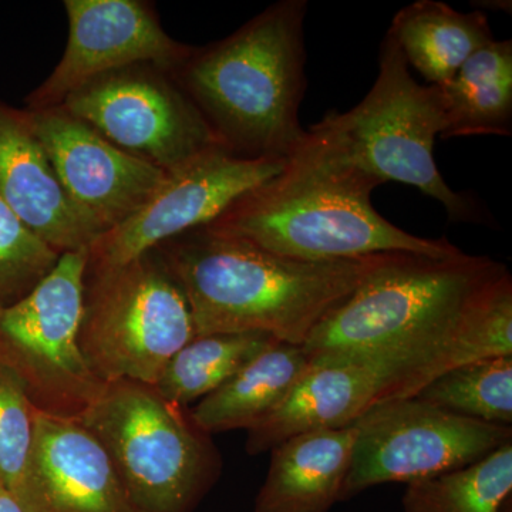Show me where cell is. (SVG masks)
I'll return each mask as SVG.
<instances>
[{
    "label": "cell",
    "instance_id": "6da1fadb",
    "mask_svg": "<svg viewBox=\"0 0 512 512\" xmlns=\"http://www.w3.org/2000/svg\"><path fill=\"white\" fill-rule=\"evenodd\" d=\"M380 184L311 127L281 173L242 195L205 228L302 261L384 252L447 258L463 252L446 238L416 237L383 218L372 205Z\"/></svg>",
    "mask_w": 512,
    "mask_h": 512
},
{
    "label": "cell",
    "instance_id": "7c38bea8",
    "mask_svg": "<svg viewBox=\"0 0 512 512\" xmlns=\"http://www.w3.org/2000/svg\"><path fill=\"white\" fill-rule=\"evenodd\" d=\"M69 37L52 74L26 97L25 109L59 107L70 94L104 74L151 64L174 72L194 47L165 32L143 0H64Z\"/></svg>",
    "mask_w": 512,
    "mask_h": 512
},
{
    "label": "cell",
    "instance_id": "603a6c76",
    "mask_svg": "<svg viewBox=\"0 0 512 512\" xmlns=\"http://www.w3.org/2000/svg\"><path fill=\"white\" fill-rule=\"evenodd\" d=\"M414 397L467 419L511 426L512 356L490 357L448 370Z\"/></svg>",
    "mask_w": 512,
    "mask_h": 512
},
{
    "label": "cell",
    "instance_id": "30bf717a",
    "mask_svg": "<svg viewBox=\"0 0 512 512\" xmlns=\"http://www.w3.org/2000/svg\"><path fill=\"white\" fill-rule=\"evenodd\" d=\"M59 107L167 173L221 146L173 74L151 64L104 74Z\"/></svg>",
    "mask_w": 512,
    "mask_h": 512
},
{
    "label": "cell",
    "instance_id": "ba28073f",
    "mask_svg": "<svg viewBox=\"0 0 512 512\" xmlns=\"http://www.w3.org/2000/svg\"><path fill=\"white\" fill-rule=\"evenodd\" d=\"M87 256L64 252L29 295L0 309V366L36 410L62 419L76 420L104 387L79 346Z\"/></svg>",
    "mask_w": 512,
    "mask_h": 512
},
{
    "label": "cell",
    "instance_id": "4fadbf2b",
    "mask_svg": "<svg viewBox=\"0 0 512 512\" xmlns=\"http://www.w3.org/2000/svg\"><path fill=\"white\" fill-rule=\"evenodd\" d=\"M28 111L70 204L97 237L136 214L164 183L167 171L114 146L62 107Z\"/></svg>",
    "mask_w": 512,
    "mask_h": 512
},
{
    "label": "cell",
    "instance_id": "d6986e66",
    "mask_svg": "<svg viewBox=\"0 0 512 512\" xmlns=\"http://www.w3.org/2000/svg\"><path fill=\"white\" fill-rule=\"evenodd\" d=\"M389 33L407 64L431 86H443L468 57L494 40L484 13H460L437 0H419L400 10Z\"/></svg>",
    "mask_w": 512,
    "mask_h": 512
},
{
    "label": "cell",
    "instance_id": "8fae6325",
    "mask_svg": "<svg viewBox=\"0 0 512 512\" xmlns=\"http://www.w3.org/2000/svg\"><path fill=\"white\" fill-rule=\"evenodd\" d=\"M285 158H242L218 146L171 171L150 200L89 247L86 272L106 271L205 227L242 195L272 180Z\"/></svg>",
    "mask_w": 512,
    "mask_h": 512
},
{
    "label": "cell",
    "instance_id": "ffe728a7",
    "mask_svg": "<svg viewBox=\"0 0 512 512\" xmlns=\"http://www.w3.org/2000/svg\"><path fill=\"white\" fill-rule=\"evenodd\" d=\"M439 87L446 113L441 137L511 136V40L481 47Z\"/></svg>",
    "mask_w": 512,
    "mask_h": 512
},
{
    "label": "cell",
    "instance_id": "ac0fdd59",
    "mask_svg": "<svg viewBox=\"0 0 512 512\" xmlns=\"http://www.w3.org/2000/svg\"><path fill=\"white\" fill-rule=\"evenodd\" d=\"M312 365L302 346L276 342L190 410L205 433L249 430L275 412Z\"/></svg>",
    "mask_w": 512,
    "mask_h": 512
},
{
    "label": "cell",
    "instance_id": "277c9868",
    "mask_svg": "<svg viewBox=\"0 0 512 512\" xmlns=\"http://www.w3.org/2000/svg\"><path fill=\"white\" fill-rule=\"evenodd\" d=\"M306 10L305 0L275 3L171 72L234 156L288 160L305 141Z\"/></svg>",
    "mask_w": 512,
    "mask_h": 512
},
{
    "label": "cell",
    "instance_id": "5bb4252c",
    "mask_svg": "<svg viewBox=\"0 0 512 512\" xmlns=\"http://www.w3.org/2000/svg\"><path fill=\"white\" fill-rule=\"evenodd\" d=\"M12 495L23 512H140L93 434L76 420L39 410Z\"/></svg>",
    "mask_w": 512,
    "mask_h": 512
},
{
    "label": "cell",
    "instance_id": "d4e9b609",
    "mask_svg": "<svg viewBox=\"0 0 512 512\" xmlns=\"http://www.w3.org/2000/svg\"><path fill=\"white\" fill-rule=\"evenodd\" d=\"M35 410L18 377L0 366V488L10 494L28 463Z\"/></svg>",
    "mask_w": 512,
    "mask_h": 512
},
{
    "label": "cell",
    "instance_id": "3957f363",
    "mask_svg": "<svg viewBox=\"0 0 512 512\" xmlns=\"http://www.w3.org/2000/svg\"><path fill=\"white\" fill-rule=\"evenodd\" d=\"M504 268L464 252L375 254L355 291L320 320L303 352L316 367L386 353L400 367L396 386L454 345L471 299Z\"/></svg>",
    "mask_w": 512,
    "mask_h": 512
},
{
    "label": "cell",
    "instance_id": "9c48e42d",
    "mask_svg": "<svg viewBox=\"0 0 512 512\" xmlns=\"http://www.w3.org/2000/svg\"><path fill=\"white\" fill-rule=\"evenodd\" d=\"M357 436L339 501L386 483H416L483 460L512 441L511 426L458 416L417 397L373 404Z\"/></svg>",
    "mask_w": 512,
    "mask_h": 512
},
{
    "label": "cell",
    "instance_id": "52a82bcc",
    "mask_svg": "<svg viewBox=\"0 0 512 512\" xmlns=\"http://www.w3.org/2000/svg\"><path fill=\"white\" fill-rule=\"evenodd\" d=\"M194 338L183 289L156 249L84 275L79 346L100 382L154 386L168 360Z\"/></svg>",
    "mask_w": 512,
    "mask_h": 512
},
{
    "label": "cell",
    "instance_id": "2e32d148",
    "mask_svg": "<svg viewBox=\"0 0 512 512\" xmlns=\"http://www.w3.org/2000/svg\"><path fill=\"white\" fill-rule=\"evenodd\" d=\"M390 379L392 369L377 357L312 366L285 402L248 430L247 453L258 456L298 434L350 426L379 400Z\"/></svg>",
    "mask_w": 512,
    "mask_h": 512
},
{
    "label": "cell",
    "instance_id": "5b68a950",
    "mask_svg": "<svg viewBox=\"0 0 512 512\" xmlns=\"http://www.w3.org/2000/svg\"><path fill=\"white\" fill-rule=\"evenodd\" d=\"M76 421L104 448L140 512H191L220 477L211 434L153 384L104 383Z\"/></svg>",
    "mask_w": 512,
    "mask_h": 512
},
{
    "label": "cell",
    "instance_id": "8992f818",
    "mask_svg": "<svg viewBox=\"0 0 512 512\" xmlns=\"http://www.w3.org/2000/svg\"><path fill=\"white\" fill-rule=\"evenodd\" d=\"M446 127L439 86H420L389 32L380 47L379 76L365 99L348 111H330L312 126L340 156L380 181L419 188L441 202L450 222H483L476 201L451 190L433 157Z\"/></svg>",
    "mask_w": 512,
    "mask_h": 512
},
{
    "label": "cell",
    "instance_id": "7a4b0ae2",
    "mask_svg": "<svg viewBox=\"0 0 512 512\" xmlns=\"http://www.w3.org/2000/svg\"><path fill=\"white\" fill-rule=\"evenodd\" d=\"M156 251L183 289L195 336L264 332L293 346L355 291L373 256L302 261L205 227Z\"/></svg>",
    "mask_w": 512,
    "mask_h": 512
},
{
    "label": "cell",
    "instance_id": "44dd1931",
    "mask_svg": "<svg viewBox=\"0 0 512 512\" xmlns=\"http://www.w3.org/2000/svg\"><path fill=\"white\" fill-rule=\"evenodd\" d=\"M276 342L264 332L195 336L168 360L154 386L168 402L187 407L220 389Z\"/></svg>",
    "mask_w": 512,
    "mask_h": 512
},
{
    "label": "cell",
    "instance_id": "484cf974",
    "mask_svg": "<svg viewBox=\"0 0 512 512\" xmlns=\"http://www.w3.org/2000/svg\"><path fill=\"white\" fill-rule=\"evenodd\" d=\"M0 512H23L15 497L3 488H0Z\"/></svg>",
    "mask_w": 512,
    "mask_h": 512
},
{
    "label": "cell",
    "instance_id": "7402d4cb",
    "mask_svg": "<svg viewBox=\"0 0 512 512\" xmlns=\"http://www.w3.org/2000/svg\"><path fill=\"white\" fill-rule=\"evenodd\" d=\"M512 491V441L483 460L407 484L403 512H501Z\"/></svg>",
    "mask_w": 512,
    "mask_h": 512
},
{
    "label": "cell",
    "instance_id": "9a60e30c",
    "mask_svg": "<svg viewBox=\"0 0 512 512\" xmlns=\"http://www.w3.org/2000/svg\"><path fill=\"white\" fill-rule=\"evenodd\" d=\"M0 201L59 254L87 249L97 235L79 217L33 130L29 111L0 101Z\"/></svg>",
    "mask_w": 512,
    "mask_h": 512
},
{
    "label": "cell",
    "instance_id": "e0dca14e",
    "mask_svg": "<svg viewBox=\"0 0 512 512\" xmlns=\"http://www.w3.org/2000/svg\"><path fill=\"white\" fill-rule=\"evenodd\" d=\"M356 427L298 434L271 450L254 512H329L352 463Z\"/></svg>",
    "mask_w": 512,
    "mask_h": 512
},
{
    "label": "cell",
    "instance_id": "cb8c5ba5",
    "mask_svg": "<svg viewBox=\"0 0 512 512\" xmlns=\"http://www.w3.org/2000/svg\"><path fill=\"white\" fill-rule=\"evenodd\" d=\"M60 255L0 201V309L29 295L52 272Z\"/></svg>",
    "mask_w": 512,
    "mask_h": 512
}]
</instances>
